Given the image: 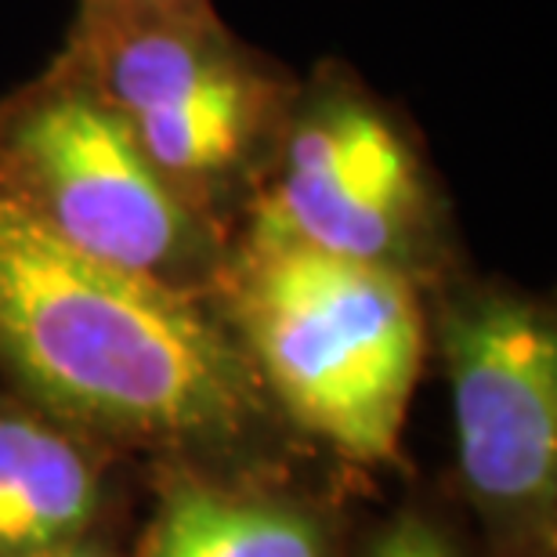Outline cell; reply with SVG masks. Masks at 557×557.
Listing matches in <instances>:
<instances>
[{
	"instance_id": "52a82bcc",
	"label": "cell",
	"mask_w": 557,
	"mask_h": 557,
	"mask_svg": "<svg viewBox=\"0 0 557 557\" xmlns=\"http://www.w3.org/2000/svg\"><path fill=\"white\" fill-rule=\"evenodd\" d=\"M98 504L91 456L48 417L0 403V557L70 547Z\"/></svg>"
},
{
	"instance_id": "ba28073f",
	"label": "cell",
	"mask_w": 557,
	"mask_h": 557,
	"mask_svg": "<svg viewBox=\"0 0 557 557\" xmlns=\"http://www.w3.org/2000/svg\"><path fill=\"white\" fill-rule=\"evenodd\" d=\"M145 557H326L315 521L294 507L203 482L163 493Z\"/></svg>"
},
{
	"instance_id": "8992f818",
	"label": "cell",
	"mask_w": 557,
	"mask_h": 557,
	"mask_svg": "<svg viewBox=\"0 0 557 557\" xmlns=\"http://www.w3.org/2000/svg\"><path fill=\"white\" fill-rule=\"evenodd\" d=\"M456 442L488 507L550 504L557 478V330L540 300L504 286H449L438 308Z\"/></svg>"
},
{
	"instance_id": "6da1fadb",
	"label": "cell",
	"mask_w": 557,
	"mask_h": 557,
	"mask_svg": "<svg viewBox=\"0 0 557 557\" xmlns=\"http://www.w3.org/2000/svg\"><path fill=\"white\" fill-rule=\"evenodd\" d=\"M0 366L51 413L141 438H225L264 403L207 294L98 261L4 193Z\"/></svg>"
},
{
	"instance_id": "30bf717a",
	"label": "cell",
	"mask_w": 557,
	"mask_h": 557,
	"mask_svg": "<svg viewBox=\"0 0 557 557\" xmlns=\"http://www.w3.org/2000/svg\"><path fill=\"white\" fill-rule=\"evenodd\" d=\"M203 4L214 0H76V11H177Z\"/></svg>"
},
{
	"instance_id": "8fae6325",
	"label": "cell",
	"mask_w": 557,
	"mask_h": 557,
	"mask_svg": "<svg viewBox=\"0 0 557 557\" xmlns=\"http://www.w3.org/2000/svg\"><path fill=\"white\" fill-rule=\"evenodd\" d=\"M40 557H102V554H98V550H84V547H76V543H70V547L51 550V554H40Z\"/></svg>"
},
{
	"instance_id": "277c9868",
	"label": "cell",
	"mask_w": 557,
	"mask_h": 557,
	"mask_svg": "<svg viewBox=\"0 0 557 557\" xmlns=\"http://www.w3.org/2000/svg\"><path fill=\"white\" fill-rule=\"evenodd\" d=\"M0 193L70 247L193 294L228 247L59 54L0 98Z\"/></svg>"
},
{
	"instance_id": "7a4b0ae2",
	"label": "cell",
	"mask_w": 557,
	"mask_h": 557,
	"mask_svg": "<svg viewBox=\"0 0 557 557\" xmlns=\"http://www.w3.org/2000/svg\"><path fill=\"white\" fill-rule=\"evenodd\" d=\"M207 297L300 428L355 460H392L428 351L413 278L239 225Z\"/></svg>"
},
{
	"instance_id": "3957f363",
	"label": "cell",
	"mask_w": 557,
	"mask_h": 557,
	"mask_svg": "<svg viewBox=\"0 0 557 557\" xmlns=\"http://www.w3.org/2000/svg\"><path fill=\"white\" fill-rule=\"evenodd\" d=\"M54 54L188 207L221 232L232 210L243 218L297 98L289 65L243 40L214 4L76 11Z\"/></svg>"
},
{
	"instance_id": "9c48e42d",
	"label": "cell",
	"mask_w": 557,
	"mask_h": 557,
	"mask_svg": "<svg viewBox=\"0 0 557 557\" xmlns=\"http://www.w3.org/2000/svg\"><path fill=\"white\" fill-rule=\"evenodd\" d=\"M373 557H456L449 540L420 518H406L376 543Z\"/></svg>"
},
{
	"instance_id": "5b68a950",
	"label": "cell",
	"mask_w": 557,
	"mask_h": 557,
	"mask_svg": "<svg viewBox=\"0 0 557 557\" xmlns=\"http://www.w3.org/2000/svg\"><path fill=\"white\" fill-rule=\"evenodd\" d=\"M239 225L384 264L420 289L442 253V199L413 124L344 59L300 76Z\"/></svg>"
}]
</instances>
